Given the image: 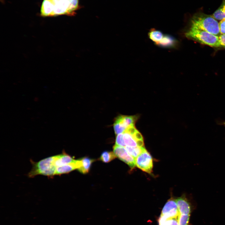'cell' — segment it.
Listing matches in <instances>:
<instances>
[{"label":"cell","mask_w":225,"mask_h":225,"mask_svg":"<svg viewBox=\"0 0 225 225\" xmlns=\"http://www.w3.org/2000/svg\"><path fill=\"white\" fill-rule=\"evenodd\" d=\"M125 148L127 152L135 159L145 148L144 147H133L128 146H125Z\"/></svg>","instance_id":"4fadbf2b"},{"label":"cell","mask_w":225,"mask_h":225,"mask_svg":"<svg viewBox=\"0 0 225 225\" xmlns=\"http://www.w3.org/2000/svg\"><path fill=\"white\" fill-rule=\"evenodd\" d=\"M212 16L216 20L225 18V0H223L221 6L213 13Z\"/></svg>","instance_id":"7c38bea8"},{"label":"cell","mask_w":225,"mask_h":225,"mask_svg":"<svg viewBox=\"0 0 225 225\" xmlns=\"http://www.w3.org/2000/svg\"><path fill=\"white\" fill-rule=\"evenodd\" d=\"M148 34L150 39L154 42L156 45L162 39L164 35L161 31L155 28L150 29Z\"/></svg>","instance_id":"8fae6325"},{"label":"cell","mask_w":225,"mask_h":225,"mask_svg":"<svg viewBox=\"0 0 225 225\" xmlns=\"http://www.w3.org/2000/svg\"><path fill=\"white\" fill-rule=\"evenodd\" d=\"M223 123H224L223 125H225V122H224Z\"/></svg>","instance_id":"603a6c76"},{"label":"cell","mask_w":225,"mask_h":225,"mask_svg":"<svg viewBox=\"0 0 225 225\" xmlns=\"http://www.w3.org/2000/svg\"><path fill=\"white\" fill-rule=\"evenodd\" d=\"M219 39L221 48H225V34H220Z\"/></svg>","instance_id":"44dd1931"},{"label":"cell","mask_w":225,"mask_h":225,"mask_svg":"<svg viewBox=\"0 0 225 225\" xmlns=\"http://www.w3.org/2000/svg\"><path fill=\"white\" fill-rule=\"evenodd\" d=\"M219 27L220 34H225V18L220 20Z\"/></svg>","instance_id":"d6986e66"},{"label":"cell","mask_w":225,"mask_h":225,"mask_svg":"<svg viewBox=\"0 0 225 225\" xmlns=\"http://www.w3.org/2000/svg\"><path fill=\"white\" fill-rule=\"evenodd\" d=\"M116 157L113 152L105 151L101 154L100 160L103 162L107 163L115 159Z\"/></svg>","instance_id":"9a60e30c"},{"label":"cell","mask_w":225,"mask_h":225,"mask_svg":"<svg viewBox=\"0 0 225 225\" xmlns=\"http://www.w3.org/2000/svg\"><path fill=\"white\" fill-rule=\"evenodd\" d=\"M135 165L142 171L148 173H151L153 168L152 158L145 148L135 158Z\"/></svg>","instance_id":"3957f363"},{"label":"cell","mask_w":225,"mask_h":225,"mask_svg":"<svg viewBox=\"0 0 225 225\" xmlns=\"http://www.w3.org/2000/svg\"><path fill=\"white\" fill-rule=\"evenodd\" d=\"M115 142L116 145L122 147H125L126 144L124 140L123 133L117 135Z\"/></svg>","instance_id":"ac0fdd59"},{"label":"cell","mask_w":225,"mask_h":225,"mask_svg":"<svg viewBox=\"0 0 225 225\" xmlns=\"http://www.w3.org/2000/svg\"><path fill=\"white\" fill-rule=\"evenodd\" d=\"M54 4L53 16L67 15L69 6L68 0H51Z\"/></svg>","instance_id":"8992f818"},{"label":"cell","mask_w":225,"mask_h":225,"mask_svg":"<svg viewBox=\"0 0 225 225\" xmlns=\"http://www.w3.org/2000/svg\"><path fill=\"white\" fill-rule=\"evenodd\" d=\"M184 34L188 39L202 44L213 48H221L219 36L212 34L195 26L191 25Z\"/></svg>","instance_id":"6da1fadb"},{"label":"cell","mask_w":225,"mask_h":225,"mask_svg":"<svg viewBox=\"0 0 225 225\" xmlns=\"http://www.w3.org/2000/svg\"><path fill=\"white\" fill-rule=\"evenodd\" d=\"M138 131L135 127V125L131 126L128 127L124 131L133 135Z\"/></svg>","instance_id":"ffe728a7"},{"label":"cell","mask_w":225,"mask_h":225,"mask_svg":"<svg viewBox=\"0 0 225 225\" xmlns=\"http://www.w3.org/2000/svg\"><path fill=\"white\" fill-rule=\"evenodd\" d=\"M113 148V152L117 157L127 163L131 168L135 167V159L127 152L124 147L115 144Z\"/></svg>","instance_id":"5b68a950"},{"label":"cell","mask_w":225,"mask_h":225,"mask_svg":"<svg viewBox=\"0 0 225 225\" xmlns=\"http://www.w3.org/2000/svg\"><path fill=\"white\" fill-rule=\"evenodd\" d=\"M190 214L181 212L179 210L172 214L161 213L158 220L159 225H180L182 218Z\"/></svg>","instance_id":"277c9868"},{"label":"cell","mask_w":225,"mask_h":225,"mask_svg":"<svg viewBox=\"0 0 225 225\" xmlns=\"http://www.w3.org/2000/svg\"><path fill=\"white\" fill-rule=\"evenodd\" d=\"M54 4L51 0H43L41 9V15L43 17L53 16Z\"/></svg>","instance_id":"9c48e42d"},{"label":"cell","mask_w":225,"mask_h":225,"mask_svg":"<svg viewBox=\"0 0 225 225\" xmlns=\"http://www.w3.org/2000/svg\"><path fill=\"white\" fill-rule=\"evenodd\" d=\"M113 128L115 133L116 135L123 133L126 129L121 126L118 122H114L113 124Z\"/></svg>","instance_id":"e0dca14e"},{"label":"cell","mask_w":225,"mask_h":225,"mask_svg":"<svg viewBox=\"0 0 225 225\" xmlns=\"http://www.w3.org/2000/svg\"><path fill=\"white\" fill-rule=\"evenodd\" d=\"M178 44V41L172 36L164 34L162 39L156 45L165 48H177Z\"/></svg>","instance_id":"52a82bcc"},{"label":"cell","mask_w":225,"mask_h":225,"mask_svg":"<svg viewBox=\"0 0 225 225\" xmlns=\"http://www.w3.org/2000/svg\"><path fill=\"white\" fill-rule=\"evenodd\" d=\"M123 134L124 140L126 145L133 147L138 146L136 141L132 135L125 131L123 132Z\"/></svg>","instance_id":"5bb4252c"},{"label":"cell","mask_w":225,"mask_h":225,"mask_svg":"<svg viewBox=\"0 0 225 225\" xmlns=\"http://www.w3.org/2000/svg\"><path fill=\"white\" fill-rule=\"evenodd\" d=\"M191 25L195 26L212 34L220 35L219 23L212 16L199 12L194 15L191 20Z\"/></svg>","instance_id":"7a4b0ae2"},{"label":"cell","mask_w":225,"mask_h":225,"mask_svg":"<svg viewBox=\"0 0 225 225\" xmlns=\"http://www.w3.org/2000/svg\"><path fill=\"white\" fill-rule=\"evenodd\" d=\"M81 166L78 169L81 173L86 174L88 173L90 169L92 163L94 160L88 157H84L80 159Z\"/></svg>","instance_id":"30bf717a"},{"label":"cell","mask_w":225,"mask_h":225,"mask_svg":"<svg viewBox=\"0 0 225 225\" xmlns=\"http://www.w3.org/2000/svg\"><path fill=\"white\" fill-rule=\"evenodd\" d=\"M132 136L136 141L138 140H143L142 135L138 130Z\"/></svg>","instance_id":"7402d4cb"},{"label":"cell","mask_w":225,"mask_h":225,"mask_svg":"<svg viewBox=\"0 0 225 225\" xmlns=\"http://www.w3.org/2000/svg\"><path fill=\"white\" fill-rule=\"evenodd\" d=\"M69 6L67 15H73L78 8V0H68Z\"/></svg>","instance_id":"2e32d148"},{"label":"cell","mask_w":225,"mask_h":225,"mask_svg":"<svg viewBox=\"0 0 225 225\" xmlns=\"http://www.w3.org/2000/svg\"><path fill=\"white\" fill-rule=\"evenodd\" d=\"M137 119V117L135 116L120 115L116 118L115 121L126 129L130 126L135 125Z\"/></svg>","instance_id":"ba28073f"}]
</instances>
